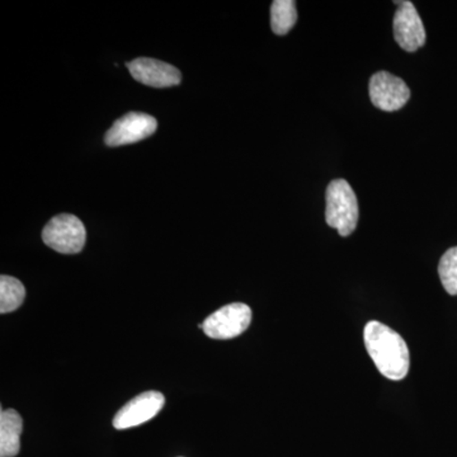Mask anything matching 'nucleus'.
Returning a JSON list of instances; mask_svg holds the SVG:
<instances>
[{"label":"nucleus","instance_id":"obj_7","mask_svg":"<svg viewBox=\"0 0 457 457\" xmlns=\"http://www.w3.org/2000/svg\"><path fill=\"white\" fill-rule=\"evenodd\" d=\"M156 128L158 122L150 114L130 112L114 121L104 141L111 147L129 145L152 137Z\"/></svg>","mask_w":457,"mask_h":457},{"label":"nucleus","instance_id":"obj_8","mask_svg":"<svg viewBox=\"0 0 457 457\" xmlns=\"http://www.w3.org/2000/svg\"><path fill=\"white\" fill-rule=\"evenodd\" d=\"M165 398L159 392H145L123 405L113 418L116 429H129L149 422L164 407Z\"/></svg>","mask_w":457,"mask_h":457},{"label":"nucleus","instance_id":"obj_3","mask_svg":"<svg viewBox=\"0 0 457 457\" xmlns=\"http://www.w3.org/2000/svg\"><path fill=\"white\" fill-rule=\"evenodd\" d=\"M86 239L87 231L83 222L69 213L51 219L42 231L45 245L62 254L79 253L86 245Z\"/></svg>","mask_w":457,"mask_h":457},{"label":"nucleus","instance_id":"obj_10","mask_svg":"<svg viewBox=\"0 0 457 457\" xmlns=\"http://www.w3.org/2000/svg\"><path fill=\"white\" fill-rule=\"evenodd\" d=\"M23 420L13 409L0 413V457H14L21 449Z\"/></svg>","mask_w":457,"mask_h":457},{"label":"nucleus","instance_id":"obj_4","mask_svg":"<svg viewBox=\"0 0 457 457\" xmlns=\"http://www.w3.org/2000/svg\"><path fill=\"white\" fill-rule=\"evenodd\" d=\"M251 321V308L245 303H234L213 312L200 328L210 338L224 341L243 335Z\"/></svg>","mask_w":457,"mask_h":457},{"label":"nucleus","instance_id":"obj_12","mask_svg":"<svg viewBox=\"0 0 457 457\" xmlns=\"http://www.w3.org/2000/svg\"><path fill=\"white\" fill-rule=\"evenodd\" d=\"M26 288L20 279L3 275L0 278V312L17 311L25 302Z\"/></svg>","mask_w":457,"mask_h":457},{"label":"nucleus","instance_id":"obj_6","mask_svg":"<svg viewBox=\"0 0 457 457\" xmlns=\"http://www.w3.org/2000/svg\"><path fill=\"white\" fill-rule=\"evenodd\" d=\"M398 4L394 16V37L403 50L414 53L426 44V29L416 7L411 2H394Z\"/></svg>","mask_w":457,"mask_h":457},{"label":"nucleus","instance_id":"obj_13","mask_svg":"<svg viewBox=\"0 0 457 457\" xmlns=\"http://www.w3.org/2000/svg\"><path fill=\"white\" fill-rule=\"evenodd\" d=\"M438 273L445 290L450 295H457V246L442 255Z\"/></svg>","mask_w":457,"mask_h":457},{"label":"nucleus","instance_id":"obj_11","mask_svg":"<svg viewBox=\"0 0 457 457\" xmlns=\"http://www.w3.org/2000/svg\"><path fill=\"white\" fill-rule=\"evenodd\" d=\"M297 21L296 2L275 0L270 7V27L278 36H284L294 29Z\"/></svg>","mask_w":457,"mask_h":457},{"label":"nucleus","instance_id":"obj_2","mask_svg":"<svg viewBox=\"0 0 457 457\" xmlns=\"http://www.w3.org/2000/svg\"><path fill=\"white\" fill-rule=\"evenodd\" d=\"M326 220L337 228L339 236L348 237L356 230L359 222V203L350 183L345 179L332 180L328 186Z\"/></svg>","mask_w":457,"mask_h":457},{"label":"nucleus","instance_id":"obj_5","mask_svg":"<svg viewBox=\"0 0 457 457\" xmlns=\"http://www.w3.org/2000/svg\"><path fill=\"white\" fill-rule=\"evenodd\" d=\"M369 89L372 104L386 112L399 111L411 98L407 83L387 71H378L372 75Z\"/></svg>","mask_w":457,"mask_h":457},{"label":"nucleus","instance_id":"obj_1","mask_svg":"<svg viewBox=\"0 0 457 457\" xmlns=\"http://www.w3.org/2000/svg\"><path fill=\"white\" fill-rule=\"evenodd\" d=\"M363 337L366 350L381 375L393 381L403 380L408 375L411 357L402 336L374 320L365 327Z\"/></svg>","mask_w":457,"mask_h":457},{"label":"nucleus","instance_id":"obj_9","mask_svg":"<svg viewBox=\"0 0 457 457\" xmlns=\"http://www.w3.org/2000/svg\"><path fill=\"white\" fill-rule=\"evenodd\" d=\"M128 68L135 80L153 88L179 86L182 79V74L176 66L149 57L132 60Z\"/></svg>","mask_w":457,"mask_h":457}]
</instances>
